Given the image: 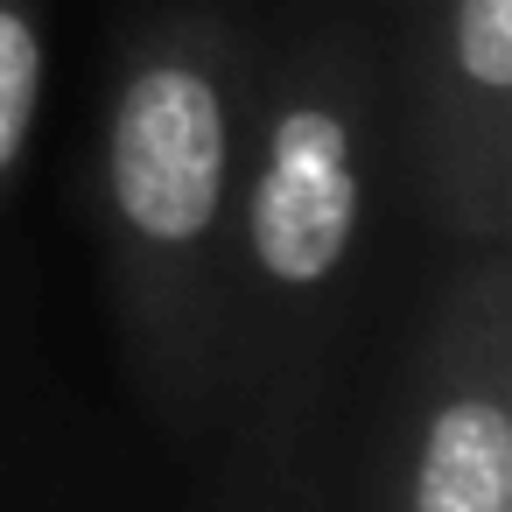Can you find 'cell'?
Segmentation results:
<instances>
[{"label":"cell","mask_w":512,"mask_h":512,"mask_svg":"<svg viewBox=\"0 0 512 512\" xmlns=\"http://www.w3.org/2000/svg\"><path fill=\"white\" fill-rule=\"evenodd\" d=\"M386 127V43L358 8L323 0L253 43L246 162L225 246L218 407L246 414L267 449L302 435V407L351 330Z\"/></svg>","instance_id":"obj_1"},{"label":"cell","mask_w":512,"mask_h":512,"mask_svg":"<svg viewBox=\"0 0 512 512\" xmlns=\"http://www.w3.org/2000/svg\"><path fill=\"white\" fill-rule=\"evenodd\" d=\"M260 29L225 0L127 15L99 106V232L141 393L197 428L218 414L225 246L246 162Z\"/></svg>","instance_id":"obj_2"},{"label":"cell","mask_w":512,"mask_h":512,"mask_svg":"<svg viewBox=\"0 0 512 512\" xmlns=\"http://www.w3.org/2000/svg\"><path fill=\"white\" fill-rule=\"evenodd\" d=\"M386 512H512V260L470 246L421 323L386 442Z\"/></svg>","instance_id":"obj_3"},{"label":"cell","mask_w":512,"mask_h":512,"mask_svg":"<svg viewBox=\"0 0 512 512\" xmlns=\"http://www.w3.org/2000/svg\"><path fill=\"white\" fill-rule=\"evenodd\" d=\"M407 183L456 246L512 239V0H407L386 50Z\"/></svg>","instance_id":"obj_4"},{"label":"cell","mask_w":512,"mask_h":512,"mask_svg":"<svg viewBox=\"0 0 512 512\" xmlns=\"http://www.w3.org/2000/svg\"><path fill=\"white\" fill-rule=\"evenodd\" d=\"M43 78H50V29L43 0H0V197L15 190L36 113H43Z\"/></svg>","instance_id":"obj_5"}]
</instances>
